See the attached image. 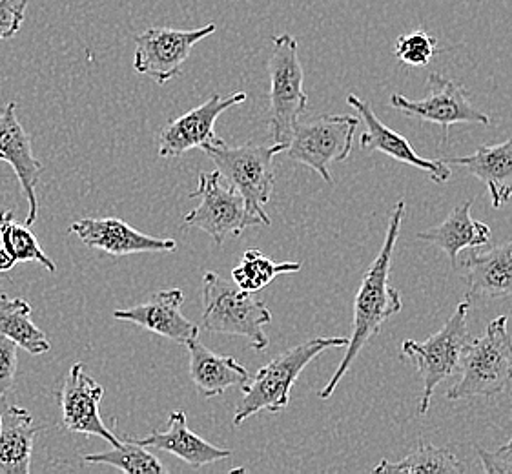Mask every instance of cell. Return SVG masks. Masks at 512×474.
Here are the masks:
<instances>
[{"instance_id":"obj_1","label":"cell","mask_w":512,"mask_h":474,"mask_svg":"<svg viewBox=\"0 0 512 474\" xmlns=\"http://www.w3.org/2000/svg\"><path fill=\"white\" fill-rule=\"evenodd\" d=\"M405 210H407V205L403 199H400L390 214L383 247L379 250L376 259L370 263V267L367 268L358 294L354 298V320H352V329L354 330L349 338L347 354L339 363L336 372L332 374V378L328 380L327 385L319 391L321 400H328L334 394L339 382L345 378L352 363L358 358L359 352L365 349V345L372 338L378 336L381 325L385 321L396 316L403 309L400 292L390 285V267H392L396 241L400 237Z\"/></svg>"},{"instance_id":"obj_2","label":"cell","mask_w":512,"mask_h":474,"mask_svg":"<svg viewBox=\"0 0 512 474\" xmlns=\"http://www.w3.org/2000/svg\"><path fill=\"white\" fill-rule=\"evenodd\" d=\"M349 345V338H314L279 354L265 367L257 371L256 378L246 383L243 398L234 414V425L248 420L257 413L276 414L290 403V392L299 374L307 369L310 361L328 349H341Z\"/></svg>"},{"instance_id":"obj_3","label":"cell","mask_w":512,"mask_h":474,"mask_svg":"<svg viewBox=\"0 0 512 474\" xmlns=\"http://www.w3.org/2000/svg\"><path fill=\"white\" fill-rule=\"evenodd\" d=\"M461 378L447 391V400L460 402L476 396L494 398L512 383V336L509 318L498 316L485 334L469 341L460 365Z\"/></svg>"},{"instance_id":"obj_4","label":"cell","mask_w":512,"mask_h":474,"mask_svg":"<svg viewBox=\"0 0 512 474\" xmlns=\"http://www.w3.org/2000/svg\"><path fill=\"white\" fill-rule=\"evenodd\" d=\"M285 145H257L246 143L243 146H228L221 139L217 145L201 148L216 165V170L228 181V186L237 190L245 199L246 208L261 225L270 227V217L265 205L274 194L276 172L274 157L285 152Z\"/></svg>"},{"instance_id":"obj_5","label":"cell","mask_w":512,"mask_h":474,"mask_svg":"<svg viewBox=\"0 0 512 474\" xmlns=\"http://www.w3.org/2000/svg\"><path fill=\"white\" fill-rule=\"evenodd\" d=\"M203 325L201 329L214 334L243 336L252 349L265 351L268 336L265 325L272 321V312L252 292L228 283L216 272L203 276Z\"/></svg>"},{"instance_id":"obj_6","label":"cell","mask_w":512,"mask_h":474,"mask_svg":"<svg viewBox=\"0 0 512 474\" xmlns=\"http://www.w3.org/2000/svg\"><path fill=\"white\" fill-rule=\"evenodd\" d=\"M268 77V130L274 143L287 146L308 104L307 92L303 88L305 72L299 61V46L292 35L283 33L274 37L272 53L268 59Z\"/></svg>"},{"instance_id":"obj_7","label":"cell","mask_w":512,"mask_h":474,"mask_svg":"<svg viewBox=\"0 0 512 474\" xmlns=\"http://www.w3.org/2000/svg\"><path fill=\"white\" fill-rule=\"evenodd\" d=\"M471 299L465 298L454 310L451 318L429 340H405L401 354L409 358L420 372L423 380V394L420 400V414H427L431 407L432 394L441 382L460 371L463 354L469 345L467 316Z\"/></svg>"},{"instance_id":"obj_8","label":"cell","mask_w":512,"mask_h":474,"mask_svg":"<svg viewBox=\"0 0 512 474\" xmlns=\"http://www.w3.org/2000/svg\"><path fill=\"white\" fill-rule=\"evenodd\" d=\"M358 124L354 115H321L297 123L285 152L292 161L312 168L325 183H332L328 168L349 159Z\"/></svg>"},{"instance_id":"obj_9","label":"cell","mask_w":512,"mask_h":474,"mask_svg":"<svg viewBox=\"0 0 512 474\" xmlns=\"http://www.w3.org/2000/svg\"><path fill=\"white\" fill-rule=\"evenodd\" d=\"M389 104L421 123L438 124L443 145L449 139L452 124H491V117L471 103L467 88L441 73H431L427 77V95L420 101H410L401 93H392Z\"/></svg>"},{"instance_id":"obj_10","label":"cell","mask_w":512,"mask_h":474,"mask_svg":"<svg viewBox=\"0 0 512 474\" xmlns=\"http://www.w3.org/2000/svg\"><path fill=\"white\" fill-rule=\"evenodd\" d=\"M221 179L217 170L199 176L197 190L190 194L192 199H199V207L183 219L186 225L206 232L217 245H223L228 236H241L246 228L261 225L248 212L241 194L232 186L223 185Z\"/></svg>"},{"instance_id":"obj_11","label":"cell","mask_w":512,"mask_h":474,"mask_svg":"<svg viewBox=\"0 0 512 474\" xmlns=\"http://www.w3.org/2000/svg\"><path fill=\"white\" fill-rule=\"evenodd\" d=\"M216 30L214 22L197 30H174L163 26L148 28L135 37V72L148 75L163 86L181 73L195 44Z\"/></svg>"},{"instance_id":"obj_12","label":"cell","mask_w":512,"mask_h":474,"mask_svg":"<svg viewBox=\"0 0 512 474\" xmlns=\"http://www.w3.org/2000/svg\"><path fill=\"white\" fill-rule=\"evenodd\" d=\"M245 101V92L232 93L228 97L214 93L201 106L164 124L161 132L157 134V154L164 159H172L181 157L194 148L217 145L221 137H217L214 128L219 115Z\"/></svg>"},{"instance_id":"obj_13","label":"cell","mask_w":512,"mask_h":474,"mask_svg":"<svg viewBox=\"0 0 512 474\" xmlns=\"http://www.w3.org/2000/svg\"><path fill=\"white\" fill-rule=\"evenodd\" d=\"M103 394V385L93 380L82 363H75L62 385V425L70 433L99 436L108 444L119 445L121 440L101 420L99 407Z\"/></svg>"},{"instance_id":"obj_14","label":"cell","mask_w":512,"mask_h":474,"mask_svg":"<svg viewBox=\"0 0 512 474\" xmlns=\"http://www.w3.org/2000/svg\"><path fill=\"white\" fill-rule=\"evenodd\" d=\"M347 103L359 114V123L365 124V134L359 139V146L365 152L378 150L381 154L389 155L394 161H400L405 165L414 166L418 170L427 172L432 183L443 185L452 177L451 168L445 161H434V159H423L412 146L409 139L403 135L390 130L387 124L379 121L378 115L374 114L372 106L367 101H361L358 95L349 93Z\"/></svg>"},{"instance_id":"obj_15","label":"cell","mask_w":512,"mask_h":474,"mask_svg":"<svg viewBox=\"0 0 512 474\" xmlns=\"http://www.w3.org/2000/svg\"><path fill=\"white\" fill-rule=\"evenodd\" d=\"M17 104H6L0 110V161H6L13 168L15 176L21 183L24 197L28 199V217L24 221L26 227H31L37 221L39 201H37V185L42 174V165L35 159L31 150V139L24 126L17 119Z\"/></svg>"},{"instance_id":"obj_16","label":"cell","mask_w":512,"mask_h":474,"mask_svg":"<svg viewBox=\"0 0 512 474\" xmlns=\"http://www.w3.org/2000/svg\"><path fill=\"white\" fill-rule=\"evenodd\" d=\"M185 294L181 289L161 290L154 298L132 309L115 310L113 320L134 323L148 332L163 336L179 345H188L199 338V327L181 312Z\"/></svg>"},{"instance_id":"obj_17","label":"cell","mask_w":512,"mask_h":474,"mask_svg":"<svg viewBox=\"0 0 512 474\" xmlns=\"http://www.w3.org/2000/svg\"><path fill=\"white\" fill-rule=\"evenodd\" d=\"M70 234L88 247L99 248L110 256H132L141 252H174V239L146 236L117 217L81 219L70 227Z\"/></svg>"},{"instance_id":"obj_18","label":"cell","mask_w":512,"mask_h":474,"mask_svg":"<svg viewBox=\"0 0 512 474\" xmlns=\"http://www.w3.org/2000/svg\"><path fill=\"white\" fill-rule=\"evenodd\" d=\"M463 274L469 285L467 298L512 301V239L487 250L471 248Z\"/></svg>"},{"instance_id":"obj_19","label":"cell","mask_w":512,"mask_h":474,"mask_svg":"<svg viewBox=\"0 0 512 474\" xmlns=\"http://www.w3.org/2000/svg\"><path fill=\"white\" fill-rule=\"evenodd\" d=\"M130 442L174 454L179 460H183L185 464L194 469L214 464V462L225 460L230 456L228 449L212 445L203 440L199 434L190 431V427L186 423V413L183 411H175L168 416L166 431H152L146 438H130Z\"/></svg>"},{"instance_id":"obj_20","label":"cell","mask_w":512,"mask_h":474,"mask_svg":"<svg viewBox=\"0 0 512 474\" xmlns=\"http://www.w3.org/2000/svg\"><path fill=\"white\" fill-rule=\"evenodd\" d=\"M186 347L190 354V378L205 400L221 396L232 387H245L250 382V374L236 358L206 349L199 338Z\"/></svg>"},{"instance_id":"obj_21","label":"cell","mask_w":512,"mask_h":474,"mask_svg":"<svg viewBox=\"0 0 512 474\" xmlns=\"http://www.w3.org/2000/svg\"><path fill=\"white\" fill-rule=\"evenodd\" d=\"M449 166H460L482 181L491 194L492 208H502L512 197V139L500 145L480 146L467 157L445 159Z\"/></svg>"},{"instance_id":"obj_22","label":"cell","mask_w":512,"mask_h":474,"mask_svg":"<svg viewBox=\"0 0 512 474\" xmlns=\"http://www.w3.org/2000/svg\"><path fill=\"white\" fill-rule=\"evenodd\" d=\"M472 199L454 208L449 217L438 227L429 228L416 234V239L432 243L441 248L449 259L452 267L458 263V254L465 248H482L491 241V227L471 216Z\"/></svg>"},{"instance_id":"obj_23","label":"cell","mask_w":512,"mask_h":474,"mask_svg":"<svg viewBox=\"0 0 512 474\" xmlns=\"http://www.w3.org/2000/svg\"><path fill=\"white\" fill-rule=\"evenodd\" d=\"M39 429L30 411L8 405L0 411V474H30L31 454Z\"/></svg>"},{"instance_id":"obj_24","label":"cell","mask_w":512,"mask_h":474,"mask_svg":"<svg viewBox=\"0 0 512 474\" xmlns=\"http://www.w3.org/2000/svg\"><path fill=\"white\" fill-rule=\"evenodd\" d=\"M0 334L33 356L52 351L48 336L31 321V307L26 299L0 294Z\"/></svg>"},{"instance_id":"obj_25","label":"cell","mask_w":512,"mask_h":474,"mask_svg":"<svg viewBox=\"0 0 512 474\" xmlns=\"http://www.w3.org/2000/svg\"><path fill=\"white\" fill-rule=\"evenodd\" d=\"M465 467L460 460L447 449L421 442L409 456L401 458L398 462L381 460L374 473L379 474H460Z\"/></svg>"},{"instance_id":"obj_26","label":"cell","mask_w":512,"mask_h":474,"mask_svg":"<svg viewBox=\"0 0 512 474\" xmlns=\"http://www.w3.org/2000/svg\"><path fill=\"white\" fill-rule=\"evenodd\" d=\"M301 263H276L261 250H246L241 263L232 270V279L237 287L246 292H259L268 287L281 274H296Z\"/></svg>"},{"instance_id":"obj_27","label":"cell","mask_w":512,"mask_h":474,"mask_svg":"<svg viewBox=\"0 0 512 474\" xmlns=\"http://www.w3.org/2000/svg\"><path fill=\"white\" fill-rule=\"evenodd\" d=\"M84 464H103L115 467L123 473L130 474H163L166 473L164 467L154 454L148 453L143 445L134 444L126 440V444L113 445L110 451L104 453H93L82 456Z\"/></svg>"},{"instance_id":"obj_28","label":"cell","mask_w":512,"mask_h":474,"mask_svg":"<svg viewBox=\"0 0 512 474\" xmlns=\"http://www.w3.org/2000/svg\"><path fill=\"white\" fill-rule=\"evenodd\" d=\"M0 230H2V239L10 258L19 263V261H37L48 272H55L57 265L52 259L44 254L37 237L33 236L30 228L26 225H19L13 219V212L2 210L0 212Z\"/></svg>"},{"instance_id":"obj_29","label":"cell","mask_w":512,"mask_h":474,"mask_svg":"<svg viewBox=\"0 0 512 474\" xmlns=\"http://www.w3.org/2000/svg\"><path fill=\"white\" fill-rule=\"evenodd\" d=\"M436 48L438 44L432 35L427 31L416 30L403 33L398 37L394 46V55L407 66L423 68L434 59Z\"/></svg>"},{"instance_id":"obj_30","label":"cell","mask_w":512,"mask_h":474,"mask_svg":"<svg viewBox=\"0 0 512 474\" xmlns=\"http://www.w3.org/2000/svg\"><path fill=\"white\" fill-rule=\"evenodd\" d=\"M28 0H0V41L13 39L22 28Z\"/></svg>"},{"instance_id":"obj_31","label":"cell","mask_w":512,"mask_h":474,"mask_svg":"<svg viewBox=\"0 0 512 474\" xmlns=\"http://www.w3.org/2000/svg\"><path fill=\"white\" fill-rule=\"evenodd\" d=\"M17 343L0 334V400L6 398L17 374Z\"/></svg>"},{"instance_id":"obj_32","label":"cell","mask_w":512,"mask_h":474,"mask_svg":"<svg viewBox=\"0 0 512 474\" xmlns=\"http://www.w3.org/2000/svg\"><path fill=\"white\" fill-rule=\"evenodd\" d=\"M476 453L482 460L483 473L512 474V440L494 453L485 449H476Z\"/></svg>"},{"instance_id":"obj_33","label":"cell","mask_w":512,"mask_h":474,"mask_svg":"<svg viewBox=\"0 0 512 474\" xmlns=\"http://www.w3.org/2000/svg\"><path fill=\"white\" fill-rule=\"evenodd\" d=\"M15 265V261L10 258L6 245H4V239H2V230H0V272H6Z\"/></svg>"}]
</instances>
